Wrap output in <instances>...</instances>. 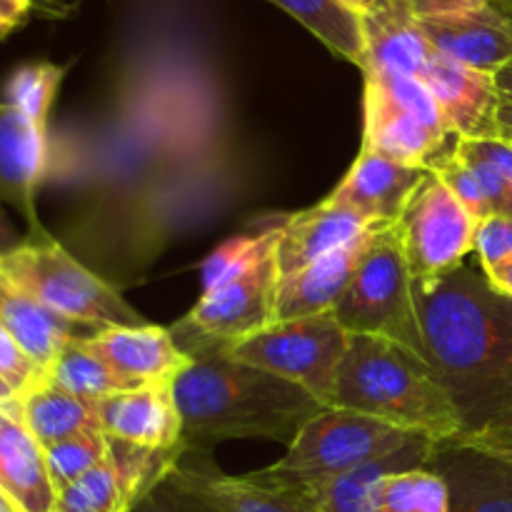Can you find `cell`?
Masks as SVG:
<instances>
[{"label": "cell", "mask_w": 512, "mask_h": 512, "mask_svg": "<svg viewBox=\"0 0 512 512\" xmlns=\"http://www.w3.org/2000/svg\"><path fill=\"white\" fill-rule=\"evenodd\" d=\"M428 363L460 415L455 443L512 438V298L483 265L463 263L435 280H413Z\"/></svg>", "instance_id": "6da1fadb"}, {"label": "cell", "mask_w": 512, "mask_h": 512, "mask_svg": "<svg viewBox=\"0 0 512 512\" xmlns=\"http://www.w3.org/2000/svg\"><path fill=\"white\" fill-rule=\"evenodd\" d=\"M173 390L185 448L245 438L278 440L290 448L325 410L300 385L220 353L193 358Z\"/></svg>", "instance_id": "7a4b0ae2"}, {"label": "cell", "mask_w": 512, "mask_h": 512, "mask_svg": "<svg viewBox=\"0 0 512 512\" xmlns=\"http://www.w3.org/2000/svg\"><path fill=\"white\" fill-rule=\"evenodd\" d=\"M333 408L370 415L435 445L455 443L463 433L460 415L438 373L413 350L375 338L350 335L338 368Z\"/></svg>", "instance_id": "3957f363"}, {"label": "cell", "mask_w": 512, "mask_h": 512, "mask_svg": "<svg viewBox=\"0 0 512 512\" xmlns=\"http://www.w3.org/2000/svg\"><path fill=\"white\" fill-rule=\"evenodd\" d=\"M413 438L418 435L370 415L325 408L300 430L283 460L248 478L275 488H308L378 463L403 450Z\"/></svg>", "instance_id": "277c9868"}, {"label": "cell", "mask_w": 512, "mask_h": 512, "mask_svg": "<svg viewBox=\"0 0 512 512\" xmlns=\"http://www.w3.org/2000/svg\"><path fill=\"white\" fill-rule=\"evenodd\" d=\"M363 75L365 150L425 170L453 158L460 135L450 128L423 80L390 70H363Z\"/></svg>", "instance_id": "5b68a950"}, {"label": "cell", "mask_w": 512, "mask_h": 512, "mask_svg": "<svg viewBox=\"0 0 512 512\" xmlns=\"http://www.w3.org/2000/svg\"><path fill=\"white\" fill-rule=\"evenodd\" d=\"M0 275L23 293L33 295L53 313L85 328H138L143 315L130 308L118 290L85 270L53 238L25 240L20 248L0 258Z\"/></svg>", "instance_id": "8992f818"}, {"label": "cell", "mask_w": 512, "mask_h": 512, "mask_svg": "<svg viewBox=\"0 0 512 512\" xmlns=\"http://www.w3.org/2000/svg\"><path fill=\"white\" fill-rule=\"evenodd\" d=\"M333 315L350 335L393 340L428 360L398 223L375 235Z\"/></svg>", "instance_id": "52a82bcc"}, {"label": "cell", "mask_w": 512, "mask_h": 512, "mask_svg": "<svg viewBox=\"0 0 512 512\" xmlns=\"http://www.w3.org/2000/svg\"><path fill=\"white\" fill-rule=\"evenodd\" d=\"M348 343L350 333L330 310L310 318L278 320L220 355L280 375L308 390L325 408H333L338 368L348 353Z\"/></svg>", "instance_id": "ba28073f"}, {"label": "cell", "mask_w": 512, "mask_h": 512, "mask_svg": "<svg viewBox=\"0 0 512 512\" xmlns=\"http://www.w3.org/2000/svg\"><path fill=\"white\" fill-rule=\"evenodd\" d=\"M278 288V253H270L240 278L200 295L170 333L188 358L223 353L278 323Z\"/></svg>", "instance_id": "9c48e42d"}, {"label": "cell", "mask_w": 512, "mask_h": 512, "mask_svg": "<svg viewBox=\"0 0 512 512\" xmlns=\"http://www.w3.org/2000/svg\"><path fill=\"white\" fill-rule=\"evenodd\" d=\"M398 228L413 280L443 278L475 253L478 220L433 170L408 200Z\"/></svg>", "instance_id": "30bf717a"}, {"label": "cell", "mask_w": 512, "mask_h": 512, "mask_svg": "<svg viewBox=\"0 0 512 512\" xmlns=\"http://www.w3.org/2000/svg\"><path fill=\"white\" fill-rule=\"evenodd\" d=\"M428 468L448 485L450 512H512V445H435Z\"/></svg>", "instance_id": "8fae6325"}, {"label": "cell", "mask_w": 512, "mask_h": 512, "mask_svg": "<svg viewBox=\"0 0 512 512\" xmlns=\"http://www.w3.org/2000/svg\"><path fill=\"white\" fill-rule=\"evenodd\" d=\"M438 100L450 128L460 138H503L498 123L500 93L495 75L480 73L435 50L420 78Z\"/></svg>", "instance_id": "7c38bea8"}, {"label": "cell", "mask_w": 512, "mask_h": 512, "mask_svg": "<svg viewBox=\"0 0 512 512\" xmlns=\"http://www.w3.org/2000/svg\"><path fill=\"white\" fill-rule=\"evenodd\" d=\"M173 385L175 380H165L98 400V418L105 438L150 450L183 453V423L175 405Z\"/></svg>", "instance_id": "4fadbf2b"}, {"label": "cell", "mask_w": 512, "mask_h": 512, "mask_svg": "<svg viewBox=\"0 0 512 512\" xmlns=\"http://www.w3.org/2000/svg\"><path fill=\"white\" fill-rule=\"evenodd\" d=\"M48 165V130L18 108L0 103V200L13 205L30 225L33 240L50 238L38 220L35 193Z\"/></svg>", "instance_id": "5bb4252c"}, {"label": "cell", "mask_w": 512, "mask_h": 512, "mask_svg": "<svg viewBox=\"0 0 512 512\" xmlns=\"http://www.w3.org/2000/svg\"><path fill=\"white\" fill-rule=\"evenodd\" d=\"M383 228L388 225L373 223L363 213L328 195L323 203L300 210L280 223L278 250H275L280 278H288L323 255Z\"/></svg>", "instance_id": "9a60e30c"}, {"label": "cell", "mask_w": 512, "mask_h": 512, "mask_svg": "<svg viewBox=\"0 0 512 512\" xmlns=\"http://www.w3.org/2000/svg\"><path fill=\"white\" fill-rule=\"evenodd\" d=\"M425 38L438 53L495 75L512 60V23L493 3L453 15L418 18Z\"/></svg>", "instance_id": "2e32d148"}, {"label": "cell", "mask_w": 512, "mask_h": 512, "mask_svg": "<svg viewBox=\"0 0 512 512\" xmlns=\"http://www.w3.org/2000/svg\"><path fill=\"white\" fill-rule=\"evenodd\" d=\"M430 170L398 163L375 150L360 148L353 168L333 190V198L363 213L378 225H393L403 215L415 190L423 185Z\"/></svg>", "instance_id": "e0dca14e"}, {"label": "cell", "mask_w": 512, "mask_h": 512, "mask_svg": "<svg viewBox=\"0 0 512 512\" xmlns=\"http://www.w3.org/2000/svg\"><path fill=\"white\" fill-rule=\"evenodd\" d=\"M85 340L120 378L130 380L138 388L175 380L193 363V358L178 348L170 328L160 325L108 328Z\"/></svg>", "instance_id": "ac0fdd59"}, {"label": "cell", "mask_w": 512, "mask_h": 512, "mask_svg": "<svg viewBox=\"0 0 512 512\" xmlns=\"http://www.w3.org/2000/svg\"><path fill=\"white\" fill-rule=\"evenodd\" d=\"M360 23L365 35V65L360 70H390L420 78L435 48L408 0H378L360 15Z\"/></svg>", "instance_id": "d6986e66"}, {"label": "cell", "mask_w": 512, "mask_h": 512, "mask_svg": "<svg viewBox=\"0 0 512 512\" xmlns=\"http://www.w3.org/2000/svg\"><path fill=\"white\" fill-rule=\"evenodd\" d=\"M378 233L380 230L363 235V238L323 255L315 263L305 265L298 273L280 278L278 320H298L310 318V315L330 313L340 300V295L350 285L360 260L368 253L370 243H373Z\"/></svg>", "instance_id": "ffe728a7"}, {"label": "cell", "mask_w": 512, "mask_h": 512, "mask_svg": "<svg viewBox=\"0 0 512 512\" xmlns=\"http://www.w3.org/2000/svg\"><path fill=\"white\" fill-rule=\"evenodd\" d=\"M0 488L23 512L55 510V488L45 453L20 420L18 408H0Z\"/></svg>", "instance_id": "44dd1931"}, {"label": "cell", "mask_w": 512, "mask_h": 512, "mask_svg": "<svg viewBox=\"0 0 512 512\" xmlns=\"http://www.w3.org/2000/svg\"><path fill=\"white\" fill-rule=\"evenodd\" d=\"M0 323L45 373L70 340L95 335V330L70 323L63 315L53 313L48 305L15 288L3 275H0Z\"/></svg>", "instance_id": "7402d4cb"}, {"label": "cell", "mask_w": 512, "mask_h": 512, "mask_svg": "<svg viewBox=\"0 0 512 512\" xmlns=\"http://www.w3.org/2000/svg\"><path fill=\"white\" fill-rule=\"evenodd\" d=\"M173 475L220 512H323L303 490L255 483L248 475H205L178 465Z\"/></svg>", "instance_id": "603a6c76"}, {"label": "cell", "mask_w": 512, "mask_h": 512, "mask_svg": "<svg viewBox=\"0 0 512 512\" xmlns=\"http://www.w3.org/2000/svg\"><path fill=\"white\" fill-rule=\"evenodd\" d=\"M18 413L40 448L100 428L98 403L58 388L48 378L18 398Z\"/></svg>", "instance_id": "cb8c5ba5"}, {"label": "cell", "mask_w": 512, "mask_h": 512, "mask_svg": "<svg viewBox=\"0 0 512 512\" xmlns=\"http://www.w3.org/2000/svg\"><path fill=\"white\" fill-rule=\"evenodd\" d=\"M293 15L328 50L350 60L358 68L365 65V35L360 15L343 0H270Z\"/></svg>", "instance_id": "d4e9b609"}, {"label": "cell", "mask_w": 512, "mask_h": 512, "mask_svg": "<svg viewBox=\"0 0 512 512\" xmlns=\"http://www.w3.org/2000/svg\"><path fill=\"white\" fill-rule=\"evenodd\" d=\"M48 380L58 388L68 390V393L78 395L85 400L108 398V395L123 393V390H135L130 380L120 378L98 353L88 345L85 338H75L60 350L58 360L50 365Z\"/></svg>", "instance_id": "484cf974"}, {"label": "cell", "mask_w": 512, "mask_h": 512, "mask_svg": "<svg viewBox=\"0 0 512 512\" xmlns=\"http://www.w3.org/2000/svg\"><path fill=\"white\" fill-rule=\"evenodd\" d=\"M63 65L38 60V63H25L10 73L5 80V100L3 103L18 108L25 118L33 120L38 128L48 130V115L53 108V100L63 83Z\"/></svg>", "instance_id": "4316f807"}, {"label": "cell", "mask_w": 512, "mask_h": 512, "mask_svg": "<svg viewBox=\"0 0 512 512\" xmlns=\"http://www.w3.org/2000/svg\"><path fill=\"white\" fill-rule=\"evenodd\" d=\"M280 238V223L275 228L265 230L258 235H238V238H230L228 243L220 245L203 265V293L210 290H218L223 285H228L230 280L240 278L243 273H248L258 260H263L265 255L275 253Z\"/></svg>", "instance_id": "83f0119b"}, {"label": "cell", "mask_w": 512, "mask_h": 512, "mask_svg": "<svg viewBox=\"0 0 512 512\" xmlns=\"http://www.w3.org/2000/svg\"><path fill=\"white\" fill-rule=\"evenodd\" d=\"M128 508L130 503L108 455L90 473L55 495L53 512H128Z\"/></svg>", "instance_id": "f1b7e54d"}, {"label": "cell", "mask_w": 512, "mask_h": 512, "mask_svg": "<svg viewBox=\"0 0 512 512\" xmlns=\"http://www.w3.org/2000/svg\"><path fill=\"white\" fill-rule=\"evenodd\" d=\"M55 495L108 458V438L103 430L75 435V438L43 448Z\"/></svg>", "instance_id": "f546056e"}, {"label": "cell", "mask_w": 512, "mask_h": 512, "mask_svg": "<svg viewBox=\"0 0 512 512\" xmlns=\"http://www.w3.org/2000/svg\"><path fill=\"white\" fill-rule=\"evenodd\" d=\"M128 512H220L218 508L200 498L198 493L185 488L170 470L165 478L150 485L148 490L138 495Z\"/></svg>", "instance_id": "4dcf8cb0"}, {"label": "cell", "mask_w": 512, "mask_h": 512, "mask_svg": "<svg viewBox=\"0 0 512 512\" xmlns=\"http://www.w3.org/2000/svg\"><path fill=\"white\" fill-rule=\"evenodd\" d=\"M0 378L15 390L18 398L48 378V373L20 348L18 340L3 328V323H0Z\"/></svg>", "instance_id": "1f68e13d"}, {"label": "cell", "mask_w": 512, "mask_h": 512, "mask_svg": "<svg viewBox=\"0 0 512 512\" xmlns=\"http://www.w3.org/2000/svg\"><path fill=\"white\" fill-rule=\"evenodd\" d=\"M475 253L483 268L500 263L512 255V218L508 215H490L480 220L475 230Z\"/></svg>", "instance_id": "d6a6232c"}, {"label": "cell", "mask_w": 512, "mask_h": 512, "mask_svg": "<svg viewBox=\"0 0 512 512\" xmlns=\"http://www.w3.org/2000/svg\"><path fill=\"white\" fill-rule=\"evenodd\" d=\"M455 153L465 155V158H475L480 163L490 165L498 170L505 180L512 183V143L505 138H485V140H470L460 138Z\"/></svg>", "instance_id": "836d02e7"}, {"label": "cell", "mask_w": 512, "mask_h": 512, "mask_svg": "<svg viewBox=\"0 0 512 512\" xmlns=\"http://www.w3.org/2000/svg\"><path fill=\"white\" fill-rule=\"evenodd\" d=\"M418 18H435V15L465 13L490 5V0H408Z\"/></svg>", "instance_id": "e575fe53"}, {"label": "cell", "mask_w": 512, "mask_h": 512, "mask_svg": "<svg viewBox=\"0 0 512 512\" xmlns=\"http://www.w3.org/2000/svg\"><path fill=\"white\" fill-rule=\"evenodd\" d=\"M33 10V0H0V38L25 23Z\"/></svg>", "instance_id": "d590c367"}, {"label": "cell", "mask_w": 512, "mask_h": 512, "mask_svg": "<svg viewBox=\"0 0 512 512\" xmlns=\"http://www.w3.org/2000/svg\"><path fill=\"white\" fill-rule=\"evenodd\" d=\"M485 275H488L490 285H493L498 293H503L505 298H512V255L510 258L500 260V263L490 265V268H483Z\"/></svg>", "instance_id": "8d00e7d4"}, {"label": "cell", "mask_w": 512, "mask_h": 512, "mask_svg": "<svg viewBox=\"0 0 512 512\" xmlns=\"http://www.w3.org/2000/svg\"><path fill=\"white\" fill-rule=\"evenodd\" d=\"M23 243H25V240L20 238L18 228L10 223V218L5 215V210L0 208V258H3V255H8V253H13V250L20 248Z\"/></svg>", "instance_id": "74e56055"}, {"label": "cell", "mask_w": 512, "mask_h": 512, "mask_svg": "<svg viewBox=\"0 0 512 512\" xmlns=\"http://www.w3.org/2000/svg\"><path fill=\"white\" fill-rule=\"evenodd\" d=\"M498 123H500V133H503V138H510L512 135V98H500Z\"/></svg>", "instance_id": "f35d334b"}, {"label": "cell", "mask_w": 512, "mask_h": 512, "mask_svg": "<svg viewBox=\"0 0 512 512\" xmlns=\"http://www.w3.org/2000/svg\"><path fill=\"white\" fill-rule=\"evenodd\" d=\"M495 85H498L500 98H512V60L503 70L495 73Z\"/></svg>", "instance_id": "ab89813d"}, {"label": "cell", "mask_w": 512, "mask_h": 512, "mask_svg": "<svg viewBox=\"0 0 512 512\" xmlns=\"http://www.w3.org/2000/svg\"><path fill=\"white\" fill-rule=\"evenodd\" d=\"M0 408L3 410L18 408V395H15V390L10 388L3 378H0Z\"/></svg>", "instance_id": "60d3db41"}, {"label": "cell", "mask_w": 512, "mask_h": 512, "mask_svg": "<svg viewBox=\"0 0 512 512\" xmlns=\"http://www.w3.org/2000/svg\"><path fill=\"white\" fill-rule=\"evenodd\" d=\"M343 3L348 5V8H353L358 15H363V13H368V10L373 8L378 0H343Z\"/></svg>", "instance_id": "b9f144b4"}, {"label": "cell", "mask_w": 512, "mask_h": 512, "mask_svg": "<svg viewBox=\"0 0 512 512\" xmlns=\"http://www.w3.org/2000/svg\"><path fill=\"white\" fill-rule=\"evenodd\" d=\"M0 512H23L3 488H0Z\"/></svg>", "instance_id": "7bdbcfd3"}, {"label": "cell", "mask_w": 512, "mask_h": 512, "mask_svg": "<svg viewBox=\"0 0 512 512\" xmlns=\"http://www.w3.org/2000/svg\"><path fill=\"white\" fill-rule=\"evenodd\" d=\"M490 3H493L495 8H498L500 13H503L505 18H508L512 23V0H490Z\"/></svg>", "instance_id": "ee69618b"}, {"label": "cell", "mask_w": 512, "mask_h": 512, "mask_svg": "<svg viewBox=\"0 0 512 512\" xmlns=\"http://www.w3.org/2000/svg\"><path fill=\"white\" fill-rule=\"evenodd\" d=\"M505 140H510V143H512V135H510V138H505Z\"/></svg>", "instance_id": "f6af8a7d"}, {"label": "cell", "mask_w": 512, "mask_h": 512, "mask_svg": "<svg viewBox=\"0 0 512 512\" xmlns=\"http://www.w3.org/2000/svg\"><path fill=\"white\" fill-rule=\"evenodd\" d=\"M508 443H512V438H510V440H508ZM500 445H503V443H500Z\"/></svg>", "instance_id": "bcb514c9"}, {"label": "cell", "mask_w": 512, "mask_h": 512, "mask_svg": "<svg viewBox=\"0 0 512 512\" xmlns=\"http://www.w3.org/2000/svg\"><path fill=\"white\" fill-rule=\"evenodd\" d=\"M480 445V443H478ZM503 445H512V443H503Z\"/></svg>", "instance_id": "7dc6e473"}]
</instances>
